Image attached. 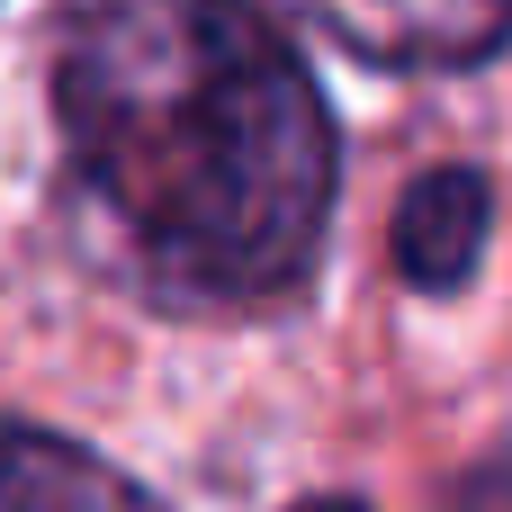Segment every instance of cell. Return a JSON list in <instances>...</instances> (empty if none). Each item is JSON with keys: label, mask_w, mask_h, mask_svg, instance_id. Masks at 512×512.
<instances>
[{"label": "cell", "mask_w": 512, "mask_h": 512, "mask_svg": "<svg viewBox=\"0 0 512 512\" xmlns=\"http://www.w3.org/2000/svg\"><path fill=\"white\" fill-rule=\"evenodd\" d=\"M63 216L162 315H270L333 225V117L252 0H54Z\"/></svg>", "instance_id": "1"}, {"label": "cell", "mask_w": 512, "mask_h": 512, "mask_svg": "<svg viewBox=\"0 0 512 512\" xmlns=\"http://www.w3.org/2000/svg\"><path fill=\"white\" fill-rule=\"evenodd\" d=\"M288 18H306L315 36H333L360 63L387 72H450V63H486L512 36V0H279Z\"/></svg>", "instance_id": "2"}, {"label": "cell", "mask_w": 512, "mask_h": 512, "mask_svg": "<svg viewBox=\"0 0 512 512\" xmlns=\"http://www.w3.org/2000/svg\"><path fill=\"white\" fill-rule=\"evenodd\" d=\"M0 512H162V504L99 450L0 414Z\"/></svg>", "instance_id": "3"}, {"label": "cell", "mask_w": 512, "mask_h": 512, "mask_svg": "<svg viewBox=\"0 0 512 512\" xmlns=\"http://www.w3.org/2000/svg\"><path fill=\"white\" fill-rule=\"evenodd\" d=\"M495 234V198L477 171H423L396 207V270L414 288H459Z\"/></svg>", "instance_id": "4"}, {"label": "cell", "mask_w": 512, "mask_h": 512, "mask_svg": "<svg viewBox=\"0 0 512 512\" xmlns=\"http://www.w3.org/2000/svg\"><path fill=\"white\" fill-rule=\"evenodd\" d=\"M297 512H360V504H297Z\"/></svg>", "instance_id": "5"}]
</instances>
